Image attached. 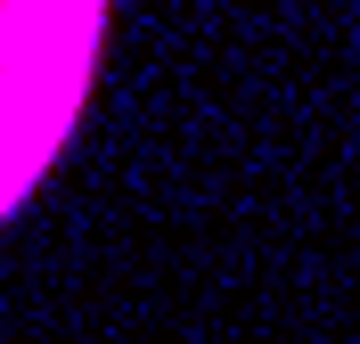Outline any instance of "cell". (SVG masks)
I'll return each instance as SVG.
<instances>
[{
  "instance_id": "obj_1",
  "label": "cell",
  "mask_w": 360,
  "mask_h": 344,
  "mask_svg": "<svg viewBox=\"0 0 360 344\" xmlns=\"http://www.w3.org/2000/svg\"><path fill=\"white\" fill-rule=\"evenodd\" d=\"M107 0H0V222L49 181L98 82Z\"/></svg>"
}]
</instances>
